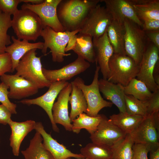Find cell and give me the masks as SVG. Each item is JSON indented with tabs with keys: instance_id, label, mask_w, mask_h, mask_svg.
I'll return each mask as SVG.
<instances>
[{
	"instance_id": "cell-1",
	"label": "cell",
	"mask_w": 159,
	"mask_h": 159,
	"mask_svg": "<svg viewBox=\"0 0 159 159\" xmlns=\"http://www.w3.org/2000/svg\"><path fill=\"white\" fill-rule=\"evenodd\" d=\"M100 1L99 0H61L57 8V14L65 31L80 29L91 10Z\"/></svg>"
},
{
	"instance_id": "cell-2",
	"label": "cell",
	"mask_w": 159,
	"mask_h": 159,
	"mask_svg": "<svg viewBox=\"0 0 159 159\" xmlns=\"http://www.w3.org/2000/svg\"><path fill=\"white\" fill-rule=\"evenodd\" d=\"M13 15L11 27L18 39L35 41L41 36L44 26L34 12L28 9H21Z\"/></svg>"
},
{
	"instance_id": "cell-3",
	"label": "cell",
	"mask_w": 159,
	"mask_h": 159,
	"mask_svg": "<svg viewBox=\"0 0 159 159\" xmlns=\"http://www.w3.org/2000/svg\"><path fill=\"white\" fill-rule=\"evenodd\" d=\"M124 25L126 54L139 65L150 42L141 27L132 21L125 19Z\"/></svg>"
},
{
	"instance_id": "cell-4",
	"label": "cell",
	"mask_w": 159,
	"mask_h": 159,
	"mask_svg": "<svg viewBox=\"0 0 159 159\" xmlns=\"http://www.w3.org/2000/svg\"><path fill=\"white\" fill-rule=\"evenodd\" d=\"M37 49L29 50L21 58L15 69V74L33 83L39 89L49 87L51 83L43 74L40 57L36 56Z\"/></svg>"
},
{
	"instance_id": "cell-5",
	"label": "cell",
	"mask_w": 159,
	"mask_h": 159,
	"mask_svg": "<svg viewBox=\"0 0 159 159\" xmlns=\"http://www.w3.org/2000/svg\"><path fill=\"white\" fill-rule=\"evenodd\" d=\"M109 68L107 80L125 87L137 77L139 65L126 55L114 54L109 60Z\"/></svg>"
},
{
	"instance_id": "cell-6",
	"label": "cell",
	"mask_w": 159,
	"mask_h": 159,
	"mask_svg": "<svg viewBox=\"0 0 159 159\" xmlns=\"http://www.w3.org/2000/svg\"><path fill=\"white\" fill-rule=\"evenodd\" d=\"M80 29L73 31L56 32L49 26L44 27L41 34L44 40L42 50L43 54H46L48 48L50 50L52 60L55 62L61 63L64 57L70 55L65 53L66 47L70 39L78 34Z\"/></svg>"
},
{
	"instance_id": "cell-7",
	"label": "cell",
	"mask_w": 159,
	"mask_h": 159,
	"mask_svg": "<svg viewBox=\"0 0 159 159\" xmlns=\"http://www.w3.org/2000/svg\"><path fill=\"white\" fill-rule=\"evenodd\" d=\"M100 70L99 67L96 65L93 81L89 85H85L83 79L79 77L73 81L82 91L87 103L86 114L91 117L97 116L101 109L105 107H111L113 105L111 102L105 100L100 94L98 85Z\"/></svg>"
},
{
	"instance_id": "cell-8",
	"label": "cell",
	"mask_w": 159,
	"mask_h": 159,
	"mask_svg": "<svg viewBox=\"0 0 159 159\" xmlns=\"http://www.w3.org/2000/svg\"><path fill=\"white\" fill-rule=\"evenodd\" d=\"M112 17L105 6L98 4L90 11L78 33L87 34L92 39L99 38L106 31Z\"/></svg>"
},
{
	"instance_id": "cell-9",
	"label": "cell",
	"mask_w": 159,
	"mask_h": 159,
	"mask_svg": "<svg viewBox=\"0 0 159 159\" xmlns=\"http://www.w3.org/2000/svg\"><path fill=\"white\" fill-rule=\"evenodd\" d=\"M159 49L150 42L143 54L136 77L153 92L159 90V86L155 82L153 75L154 67L159 61Z\"/></svg>"
},
{
	"instance_id": "cell-10",
	"label": "cell",
	"mask_w": 159,
	"mask_h": 159,
	"mask_svg": "<svg viewBox=\"0 0 159 159\" xmlns=\"http://www.w3.org/2000/svg\"><path fill=\"white\" fill-rule=\"evenodd\" d=\"M61 0H45L42 3L32 5L24 3L21 9H27L35 13L41 20L44 27H50L56 32L65 31L58 19L57 8Z\"/></svg>"
},
{
	"instance_id": "cell-11",
	"label": "cell",
	"mask_w": 159,
	"mask_h": 159,
	"mask_svg": "<svg viewBox=\"0 0 159 159\" xmlns=\"http://www.w3.org/2000/svg\"><path fill=\"white\" fill-rule=\"evenodd\" d=\"M159 129L153 115H148L130 134L134 143L146 145L150 151L159 148Z\"/></svg>"
},
{
	"instance_id": "cell-12",
	"label": "cell",
	"mask_w": 159,
	"mask_h": 159,
	"mask_svg": "<svg viewBox=\"0 0 159 159\" xmlns=\"http://www.w3.org/2000/svg\"><path fill=\"white\" fill-rule=\"evenodd\" d=\"M68 83L67 81H65L52 82L49 87L48 90L43 95L34 99H24L19 102L28 105H36L41 107L48 115L53 130L58 132L59 130L54 122L52 116V108L54 101L59 93Z\"/></svg>"
},
{
	"instance_id": "cell-13",
	"label": "cell",
	"mask_w": 159,
	"mask_h": 159,
	"mask_svg": "<svg viewBox=\"0 0 159 159\" xmlns=\"http://www.w3.org/2000/svg\"><path fill=\"white\" fill-rule=\"evenodd\" d=\"M127 134L102 114L96 131L90 135V138L92 143L111 147Z\"/></svg>"
},
{
	"instance_id": "cell-14",
	"label": "cell",
	"mask_w": 159,
	"mask_h": 159,
	"mask_svg": "<svg viewBox=\"0 0 159 159\" xmlns=\"http://www.w3.org/2000/svg\"><path fill=\"white\" fill-rule=\"evenodd\" d=\"M90 66L89 62L82 57L78 56L74 61L59 69H48L42 67V71L45 78L51 83L56 81H67L85 72Z\"/></svg>"
},
{
	"instance_id": "cell-15",
	"label": "cell",
	"mask_w": 159,
	"mask_h": 159,
	"mask_svg": "<svg viewBox=\"0 0 159 159\" xmlns=\"http://www.w3.org/2000/svg\"><path fill=\"white\" fill-rule=\"evenodd\" d=\"M2 82L9 87V98L20 99L36 94L38 88L33 83L16 74H5L0 77Z\"/></svg>"
},
{
	"instance_id": "cell-16",
	"label": "cell",
	"mask_w": 159,
	"mask_h": 159,
	"mask_svg": "<svg viewBox=\"0 0 159 159\" xmlns=\"http://www.w3.org/2000/svg\"><path fill=\"white\" fill-rule=\"evenodd\" d=\"M111 14L113 20L123 24L125 19H129L142 27L143 22L137 15L131 0H102Z\"/></svg>"
},
{
	"instance_id": "cell-17",
	"label": "cell",
	"mask_w": 159,
	"mask_h": 159,
	"mask_svg": "<svg viewBox=\"0 0 159 159\" xmlns=\"http://www.w3.org/2000/svg\"><path fill=\"white\" fill-rule=\"evenodd\" d=\"M72 89L71 83H69L59 93L52 109L55 123L62 125L66 130L70 132L72 131V125L69 115L68 102Z\"/></svg>"
},
{
	"instance_id": "cell-18",
	"label": "cell",
	"mask_w": 159,
	"mask_h": 159,
	"mask_svg": "<svg viewBox=\"0 0 159 159\" xmlns=\"http://www.w3.org/2000/svg\"><path fill=\"white\" fill-rule=\"evenodd\" d=\"M95 56L96 63L98 66L103 77L107 80L109 72V62L114 54L113 47L110 42L106 31L102 36L92 39Z\"/></svg>"
},
{
	"instance_id": "cell-19",
	"label": "cell",
	"mask_w": 159,
	"mask_h": 159,
	"mask_svg": "<svg viewBox=\"0 0 159 159\" xmlns=\"http://www.w3.org/2000/svg\"><path fill=\"white\" fill-rule=\"evenodd\" d=\"M72 50L89 62L94 63L96 61L92 38L90 35L79 33L74 35L69 41L65 52Z\"/></svg>"
},
{
	"instance_id": "cell-20",
	"label": "cell",
	"mask_w": 159,
	"mask_h": 159,
	"mask_svg": "<svg viewBox=\"0 0 159 159\" xmlns=\"http://www.w3.org/2000/svg\"><path fill=\"white\" fill-rule=\"evenodd\" d=\"M35 130L40 134L43 138L44 146L51 153L54 159H67L70 158L78 159L85 158L81 154L72 152L63 145L58 143L50 134L46 131L41 122H36Z\"/></svg>"
},
{
	"instance_id": "cell-21",
	"label": "cell",
	"mask_w": 159,
	"mask_h": 159,
	"mask_svg": "<svg viewBox=\"0 0 159 159\" xmlns=\"http://www.w3.org/2000/svg\"><path fill=\"white\" fill-rule=\"evenodd\" d=\"M98 85L104 97L116 106L120 112L126 113L124 86L103 78L99 80Z\"/></svg>"
},
{
	"instance_id": "cell-22",
	"label": "cell",
	"mask_w": 159,
	"mask_h": 159,
	"mask_svg": "<svg viewBox=\"0 0 159 159\" xmlns=\"http://www.w3.org/2000/svg\"><path fill=\"white\" fill-rule=\"evenodd\" d=\"M36 122L32 120L18 122L11 120L9 123L11 130L10 136V146L13 155L18 156L21 143L25 136L35 129Z\"/></svg>"
},
{
	"instance_id": "cell-23",
	"label": "cell",
	"mask_w": 159,
	"mask_h": 159,
	"mask_svg": "<svg viewBox=\"0 0 159 159\" xmlns=\"http://www.w3.org/2000/svg\"><path fill=\"white\" fill-rule=\"evenodd\" d=\"M11 39L13 42L11 45L7 46L5 52L10 55L12 63V72L15 70L21 58L27 52L34 49L42 50L44 46V42H38L31 43L26 40L16 39L12 36Z\"/></svg>"
},
{
	"instance_id": "cell-24",
	"label": "cell",
	"mask_w": 159,
	"mask_h": 159,
	"mask_svg": "<svg viewBox=\"0 0 159 159\" xmlns=\"http://www.w3.org/2000/svg\"><path fill=\"white\" fill-rule=\"evenodd\" d=\"M138 18L143 21L159 20V0H131Z\"/></svg>"
},
{
	"instance_id": "cell-25",
	"label": "cell",
	"mask_w": 159,
	"mask_h": 159,
	"mask_svg": "<svg viewBox=\"0 0 159 159\" xmlns=\"http://www.w3.org/2000/svg\"><path fill=\"white\" fill-rule=\"evenodd\" d=\"M43 138L36 131L33 138L30 140L29 146L21 154L25 159H54L51 153L44 146Z\"/></svg>"
},
{
	"instance_id": "cell-26",
	"label": "cell",
	"mask_w": 159,
	"mask_h": 159,
	"mask_svg": "<svg viewBox=\"0 0 159 159\" xmlns=\"http://www.w3.org/2000/svg\"><path fill=\"white\" fill-rule=\"evenodd\" d=\"M106 31L114 54L126 55L124 46L125 32L124 24H120L113 20L107 27Z\"/></svg>"
},
{
	"instance_id": "cell-27",
	"label": "cell",
	"mask_w": 159,
	"mask_h": 159,
	"mask_svg": "<svg viewBox=\"0 0 159 159\" xmlns=\"http://www.w3.org/2000/svg\"><path fill=\"white\" fill-rule=\"evenodd\" d=\"M72 89L69 98L71 105L69 117L71 122L80 115L86 113L87 106L86 100L81 90L75 85L73 81L71 82Z\"/></svg>"
},
{
	"instance_id": "cell-28",
	"label": "cell",
	"mask_w": 159,
	"mask_h": 159,
	"mask_svg": "<svg viewBox=\"0 0 159 159\" xmlns=\"http://www.w3.org/2000/svg\"><path fill=\"white\" fill-rule=\"evenodd\" d=\"M144 117L130 115L127 112L114 114L109 119L115 125L126 134H130L137 127Z\"/></svg>"
},
{
	"instance_id": "cell-29",
	"label": "cell",
	"mask_w": 159,
	"mask_h": 159,
	"mask_svg": "<svg viewBox=\"0 0 159 159\" xmlns=\"http://www.w3.org/2000/svg\"><path fill=\"white\" fill-rule=\"evenodd\" d=\"M80 151L88 159H113L111 147L102 144L90 143L81 148Z\"/></svg>"
},
{
	"instance_id": "cell-30",
	"label": "cell",
	"mask_w": 159,
	"mask_h": 159,
	"mask_svg": "<svg viewBox=\"0 0 159 159\" xmlns=\"http://www.w3.org/2000/svg\"><path fill=\"white\" fill-rule=\"evenodd\" d=\"M102 114L91 117L83 113L80 115L72 122V131L78 134L81 129H84L91 135L96 130L101 120Z\"/></svg>"
},
{
	"instance_id": "cell-31",
	"label": "cell",
	"mask_w": 159,
	"mask_h": 159,
	"mask_svg": "<svg viewBox=\"0 0 159 159\" xmlns=\"http://www.w3.org/2000/svg\"><path fill=\"white\" fill-rule=\"evenodd\" d=\"M124 91L125 95H132L143 101L147 100L153 94V92L144 82L136 78L124 87Z\"/></svg>"
},
{
	"instance_id": "cell-32",
	"label": "cell",
	"mask_w": 159,
	"mask_h": 159,
	"mask_svg": "<svg viewBox=\"0 0 159 159\" xmlns=\"http://www.w3.org/2000/svg\"><path fill=\"white\" fill-rule=\"evenodd\" d=\"M134 144L130 134H127L125 138L110 147L113 159H132Z\"/></svg>"
},
{
	"instance_id": "cell-33",
	"label": "cell",
	"mask_w": 159,
	"mask_h": 159,
	"mask_svg": "<svg viewBox=\"0 0 159 159\" xmlns=\"http://www.w3.org/2000/svg\"><path fill=\"white\" fill-rule=\"evenodd\" d=\"M126 112L129 114L142 116H147V101L140 100L131 95H125Z\"/></svg>"
},
{
	"instance_id": "cell-34",
	"label": "cell",
	"mask_w": 159,
	"mask_h": 159,
	"mask_svg": "<svg viewBox=\"0 0 159 159\" xmlns=\"http://www.w3.org/2000/svg\"><path fill=\"white\" fill-rule=\"evenodd\" d=\"M11 15L3 13L0 10V54L5 52L7 46L11 44L10 37L7 34L11 27Z\"/></svg>"
},
{
	"instance_id": "cell-35",
	"label": "cell",
	"mask_w": 159,
	"mask_h": 159,
	"mask_svg": "<svg viewBox=\"0 0 159 159\" xmlns=\"http://www.w3.org/2000/svg\"><path fill=\"white\" fill-rule=\"evenodd\" d=\"M9 87L4 83H0V102L5 106L13 114H16V105L10 101L8 97Z\"/></svg>"
},
{
	"instance_id": "cell-36",
	"label": "cell",
	"mask_w": 159,
	"mask_h": 159,
	"mask_svg": "<svg viewBox=\"0 0 159 159\" xmlns=\"http://www.w3.org/2000/svg\"><path fill=\"white\" fill-rule=\"evenodd\" d=\"M21 0H0V10L3 13L14 15L18 10L17 6Z\"/></svg>"
},
{
	"instance_id": "cell-37",
	"label": "cell",
	"mask_w": 159,
	"mask_h": 159,
	"mask_svg": "<svg viewBox=\"0 0 159 159\" xmlns=\"http://www.w3.org/2000/svg\"><path fill=\"white\" fill-rule=\"evenodd\" d=\"M150 148L147 145L140 143H134L132 147V159H148V154Z\"/></svg>"
},
{
	"instance_id": "cell-38",
	"label": "cell",
	"mask_w": 159,
	"mask_h": 159,
	"mask_svg": "<svg viewBox=\"0 0 159 159\" xmlns=\"http://www.w3.org/2000/svg\"><path fill=\"white\" fill-rule=\"evenodd\" d=\"M146 101L147 115L159 112V90L153 92L152 96Z\"/></svg>"
},
{
	"instance_id": "cell-39",
	"label": "cell",
	"mask_w": 159,
	"mask_h": 159,
	"mask_svg": "<svg viewBox=\"0 0 159 159\" xmlns=\"http://www.w3.org/2000/svg\"><path fill=\"white\" fill-rule=\"evenodd\" d=\"M7 72H12V63L9 54H0V77Z\"/></svg>"
},
{
	"instance_id": "cell-40",
	"label": "cell",
	"mask_w": 159,
	"mask_h": 159,
	"mask_svg": "<svg viewBox=\"0 0 159 159\" xmlns=\"http://www.w3.org/2000/svg\"><path fill=\"white\" fill-rule=\"evenodd\" d=\"M12 113L8 108L2 104L0 105V123L4 125L9 124L12 120Z\"/></svg>"
},
{
	"instance_id": "cell-41",
	"label": "cell",
	"mask_w": 159,
	"mask_h": 159,
	"mask_svg": "<svg viewBox=\"0 0 159 159\" xmlns=\"http://www.w3.org/2000/svg\"><path fill=\"white\" fill-rule=\"evenodd\" d=\"M141 27L144 32L151 31L159 30V20L149 19L142 21Z\"/></svg>"
},
{
	"instance_id": "cell-42",
	"label": "cell",
	"mask_w": 159,
	"mask_h": 159,
	"mask_svg": "<svg viewBox=\"0 0 159 159\" xmlns=\"http://www.w3.org/2000/svg\"><path fill=\"white\" fill-rule=\"evenodd\" d=\"M145 32L150 41L159 49V30Z\"/></svg>"
},
{
	"instance_id": "cell-43",
	"label": "cell",
	"mask_w": 159,
	"mask_h": 159,
	"mask_svg": "<svg viewBox=\"0 0 159 159\" xmlns=\"http://www.w3.org/2000/svg\"><path fill=\"white\" fill-rule=\"evenodd\" d=\"M159 63L158 61L154 67L153 72V78L155 83L159 86Z\"/></svg>"
},
{
	"instance_id": "cell-44",
	"label": "cell",
	"mask_w": 159,
	"mask_h": 159,
	"mask_svg": "<svg viewBox=\"0 0 159 159\" xmlns=\"http://www.w3.org/2000/svg\"><path fill=\"white\" fill-rule=\"evenodd\" d=\"M150 159H159V148L150 151Z\"/></svg>"
},
{
	"instance_id": "cell-45",
	"label": "cell",
	"mask_w": 159,
	"mask_h": 159,
	"mask_svg": "<svg viewBox=\"0 0 159 159\" xmlns=\"http://www.w3.org/2000/svg\"><path fill=\"white\" fill-rule=\"evenodd\" d=\"M21 2L25 3H31L32 5H37L42 3L44 1L43 0H21Z\"/></svg>"
},
{
	"instance_id": "cell-46",
	"label": "cell",
	"mask_w": 159,
	"mask_h": 159,
	"mask_svg": "<svg viewBox=\"0 0 159 159\" xmlns=\"http://www.w3.org/2000/svg\"><path fill=\"white\" fill-rule=\"evenodd\" d=\"M67 159H69V158H68ZM78 159H88L87 158H79Z\"/></svg>"
}]
</instances>
